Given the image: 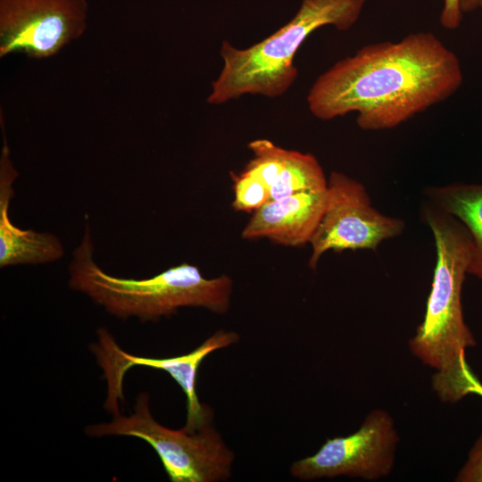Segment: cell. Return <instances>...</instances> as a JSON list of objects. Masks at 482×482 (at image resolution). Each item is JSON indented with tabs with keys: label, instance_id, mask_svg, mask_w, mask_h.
<instances>
[{
	"label": "cell",
	"instance_id": "cell-14",
	"mask_svg": "<svg viewBox=\"0 0 482 482\" xmlns=\"http://www.w3.org/2000/svg\"><path fill=\"white\" fill-rule=\"evenodd\" d=\"M236 211L254 212L270 200V188L262 181L243 170L232 174Z\"/></svg>",
	"mask_w": 482,
	"mask_h": 482
},
{
	"label": "cell",
	"instance_id": "cell-2",
	"mask_svg": "<svg viewBox=\"0 0 482 482\" xmlns=\"http://www.w3.org/2000/svg\"><path fill=\"white\" fill-rule=\"evenodd\" d=\"M423 222L434 237L436 262L423 321L410 340L411 353L435 369L433 387L443 402L455 403L475 394L481 384L466 361L476 340L464 320L461 290L473 253L467 228L425 200Z\"/></svg>",
	"mask_w": 482,
	"mask_h": 482
},
{
	"label": "cell",
	"instance_id": "cell-5",
	"mask_svg": "<svg viewBox=\"0 0 482 482\" xmlns=\"http://www.w3.org/2000/svg\"><path fill=\"white\" fill-rule=\"evenodd\" d=\"M85 433L90 437L118 436L144 440L157 453L171 482H218L231 477L234 453L212 421L194 433L184 427L166 428L152 416L147 393L137 395L131 414L89 425Z\"/></svg>",
	"mask_w": 482,
	"mask_h": 482
},
{
	"label": "cell",
	"instance_id": "cell-12",
	"mask_svg": "<svg viewBox=\"0 0 482 482\" xmlns=\"http://www.w3.org/2000/svg\"><path fill=\"white\" fill-rule=\"evenodd\" d=\"M424 194L427 201L467 228L474 245L468 274L482 279V182L429 187Z\"/></svg>",
	"mask_w": 482,
	"mask_h": 482
},
{
	"label": "cell",
	"instance_id": "cell-17",
	"mask_svg": "<svg viewBox=\"0 0 482 482\" xmlns=\"http://www.w3.org/2000/svg\"><path fill=\"white\" fill-rule=\"evenodd\" d=\"M482 0H460V6L462 14L470 13L480 8Z\"/></svg>",
	"mask_w": 482,
	"mask_h": 482
},
{
	"label": "cell",
	"instance_id": "cell-11",
	"mask_svg": "<svg viewBox=\"0 0 482 482\" xmlns=\"http://www.w3.org/2000/svg\"><path fill=\"white\" fill-rule=\"evenodd\" d=\"M17 176L4 137L0 157V267L55 262L63 256L64 249L54 235L21 229L10 220L12 183Z\"/></svg>",
	"mask_w": 482,
	"mask_h": 482
},
{
	"label": "cell",
	"instance_id": "cell-15",
	"mask_svg": "<svg viewBox=\"0 0 482 482\" xmlns=\"http://www.w3.org/2000/svg\"><path fill=\"white\" fill-rule=\"evenodd\" d=\"M457 482H482V435L470 451L468 460L458 472Z\"/></svg>",
	"mask_w": 482,
	"mask_h": 482
},
{
	"label": "cell",
	"instance_id": "cell-8",
	"mask_svg": "<svg viewBox=\"0 0 482 482\" xmlns=\"http://www.w3.org/2000/svg\"><path fill=\"white\" fill-rule=\"evenodd\" d=\"M398 442L393 418L377 409L354 433L328 438L313 455L292 463L290 474L303 481L338 476L378 480L392 471Z\"/></svg>",
	"mask_w": 482,
	"mask_h": 482
},
{
	"label": "cell",
	"instance_id": "cell-6",
	"mask_svg": "<svg viewBox=\"0 0 482 482\" xmlns=\"http://www.w3.org/2000/svg\"><path fill=\"white\" fill-rule=\"evenodd\" d=\"M97 341L91 345V351L106 380L104 408L112 416L121 414L120 403L124 399L125 374L133 367L142 366L167 372L181 387L187 397V422L184 426L187 431L194 433L212 421V408L202 403L196 393L198 370L210 353L238 342L239 335L237 332L218 330L190 353L167 358L129 353L120 347L112 335L104 328L97 330Z\"/></svg>",
	"mask_w": 482,
	"mask_h": 482
},
{
	"label": "cell",
	"instance_id": "cell-10",
	"mask_svg": "<svg viewBox=\"0 0 482 482\" xmlns=\"http://www.w3.org/2000/svg\"><path fill=\"white\" fill-rule=\"evenodd\" d=\"M326 204L327 189L270 200L253 212L241 236L245 239L267 238L291 247L309 244Z\"/></svg>",
	"mask_w": 482,
	"mask_h": 482
},
{
	"label": "cell",
	"instance_id": "cell-1",
	"mask_svg": "<svg viewBox=\"0 0 482 482\" xmlns=\"http://www.w3.org/2000/svg\"><path fill=\"white\" fill-rule=\"evenodd\" d=\"M462 82L456 54L435 34L418 31L339 60L313 82L307 103L319 120L355 112L362 129L384 130L448 99Z\"/></svg>",
	"mask_w": 482,
	"mask_h": 482
},
{
	"label": "cell",
	"instance_id": "cell-16",
	"mask_svg": "<svg viewBox=\"0 0 482 482\" xmlns=\"http://www.w3.org/2000/svg\"><path fill=\"white\" fill-rule=\"evenodd\" d=\"M460 0H444L440 15L441 25L448 29H457L462 20Z\"/></svg>",
	"mask_w": 482,
	"mask_h": 482
},
{
	"label": "cell",
	"instance_id": "cell-18",
	"mask_svg": "<svg viewBox=\"0 0 482 482\" xmlns=\"http://www.w3.org/2000/svg\"><path fill=\"white\" fill-rule=\"evenodd\" d=\"M475 394L482 396V384L479 385Z\"/></svg>",
	"mask_w": 482,
	"mask_h": 482
},
{
	"label": "cell",
	"instance_id": "cell-4",
	"mask_svg": "<svg viewBox=\"0 0 482 482\" xmlns=\"http://www.w3.org/2000/svg\"><path fill=\"white\" fill-rule=\"evenodd\" d=\"M364 5L365 0H302L292 20L263 40L244 49L223 41V66L208 103L221 104L247 94L282 96L297 79L294 58L308 36L328 25L350 29Z\"/></svg>",
	"mask_w": 482,
	"mask_h": 482
},
{
	"label": "cell",
	"instance_id": "cell-13",
	"mask_svg": "<svg viewBox=\"0 0 482 482\" xmlns=\"http://www.w3.org/2000/svg\"><path fill=\"white\" fill-rule=\"evenodd\" d=\"M327 187L328 178L313 154L288 150L282 170L270 188V200L303 192L324 191Z\"/></svg>",
	"mask_w": 482,
	"mask_h": 482
},
{
	"label": "cell",
	"instance_id": "cell-19",
	"mask_svg": "<svg viewBox=\"0 0 482 482\" xmlns=\"http://www.w3.org/2000/svg\"><path fill=\"white\" fill-rule=\"evenodd\" d=\"M480 8H482V1H481V3H480Z\"/></svg>",
	"mask_w": 482,
	"mask_h": 482
},
{
	"label": "cell",
	"instance_id": "cell-3",
	"mask_svg": "<svg viewBox=\"0 0 482 482\" xmlns=\"http://www.w3.org/2000/svg\"><path fill=\"white\" fill-rule=\"evenodd\" d=\"M93 250L86 225L69 265V285L118 318L148 321L175 314L182 307H201L218 314L229 309L233 281L229 276L207 278L198 267L184 262L148 278H119L95 262Z\"/></svg>",
	"mask_w": 482,
	"mask_h": 482
},
{
	"label": "cell",
	"instance_id": "cell-9",
	"mask_svg": "<svg viewBox=\"0 0 482 482\" xmlns=\"http://www.w3.org/2000/svg\"><path fill=\"white\" fill-rule=\"evenodd\" d=\"M87 11V0H0V57L56 54L83 35Z\"/></svg>",
	"mask_w": 482,
	"mask_h": 482
},
{
	"label": "cell",
	"instance_id": "cell-7",
	"mask_svg": "<svg viewBox=\"0 0 482 482\" xmlns=\"http://www.w3.org/2000/svg\"><path fill=\"white\" fill-rule=\"evenodd\" d=\"M402 219L386 216L371 204L361 182L338 171L328 178L327 204L310 245L308 262L314 270L328 251L376 250L384 241L402 234Z\"/></svg>",
	"mask_w": 482,
	"mask_h": 482
}]
</instances>
